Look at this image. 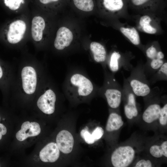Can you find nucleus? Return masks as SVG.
Here are the masks:
<instances>
[{"label":"nucleus","mask_w":167,"mask_h":167,"mask_svg":"<svg viewBox=\"0 0 167 167\" xmlns=\"http://www.w3.org/2000/svg\"><path fill=\"white\" fill-rule=\"evenodd\" d=\"M159 122L162 125H165L167 123V104H165L161 108L159 118Z\"/></svg>","instance_id":"25"},{"label":"nucleus","mask_w":167,"mask_h":167,"mask_svg":"<svg viewBox=\"0 0 167 167\" xmlns=\"http://www.w3.org/2000/svg\"><path fill=\"white\" fill-rule=\"evenodd\" d=\"M151 0H131L132 4L138 7H143L149 3Z\"/></svg>","instance_id":"31"},{"label":"nucleus","mask_w":167,"mask_h":167,"mask_svg":"<svg viewBox=\"0 0 167 167\" xmlns=\"http://www.w3.org/2000/svg\"><path fill=\"white\" fill-rule=\"evenodd\" d=\"M45 26V20L41 17L37 16L33 18L32 22L31 32L34 41H38L41 40Z\"/></svg>","instance_id":"10"},{"label":"nucleus","mask_w":167,"mask_h":167,"mask_svg":"<svg viewBox=\"0 0 167 167\" xmlns=\"http://www.w3.org/2000/svg\"><path fill=\"white\" fill-rule=\"evenodd\" d=\"M66 92L72 97L82 98L91 95L94 86L86 75L75 71L70 74L66 80Z\"/></svg>","instance_id":"1"},{"label":"nucleus","mask_w":167,"mask_h":167,"mask_svg":"<svg viewBox=\"0 0 167 167\" xmlns=\"http://www.w3.org/2000/svg\"><path fill=\"white\" fill-rule=\"evenodd\" d=\"M1 117L0 115V141L2 139L3 137L7 133V129L5 125L1 122Z\"/></svg>","instance_id":"32"},{"label":"nucleus","mask_w":167,"mask_h":167,"mask_svg":"<svg viewBox=\"0 0 167 167\" xmlns=\"http://www.w3.org/2000/svg\"><path fill=\"white\" fill-rule=\"evenodd\" d=\"M104 133V131L103 128L101 127L98 126L93 130L92 135L96 141L102 137Z\"/></svg>","instance_id":"26"},{"label":"nucleus","mask_w":167,"mask_h":167,"mask_svg":"<svg viewBox=\"0 0 167 167\" xmlns=\"http://www.w3.org/2000/svg\"><path fill=\"white\" fill-rule=\"evenodd\" d=\"M80 135L85 142L88 144H92L95 141L92 134L87 130L84 129L82 130L80 132Z\"/></svg>","instance_id":"24"},{"label":"nucleus","mask_w":167,"mask_h":167,"mask_svg":"<svg viewBox=\"0 0 167 167\" xmlns=\"http://www.w3.org/2000/svg\"><path fill=\"white\" fill-rule=\"evenodd\" d=\"M160 70L165 75H167V63H164L160 67Z\"/></svg>","instance_id":"33"},{"label":"nucleus","mask_w":167,"mask_h":167,"mask_svg":"<svg viewBox=\"0 0 167 167\" xmlns=\"http://www.w3.org/2000/svg\"><path fill=\"white\" fill-rule=\"evenodd\" d=\"M89 48L95 62H102L105 61L106 57V52L103 45L98 42L92 41L90 44Z\"/></svg>","instance_id":"13"},{"label":"nucleus","mask_w":167,"mask_h":167,"mask_svg":"<svg viewBox=\"0 0 167 167\" xmlns=\"http://www.w3.org/2000/svg\"><path fill=\"white\" fill-rule=\"evenodd\" d=\"M124 110L126 116L129 119H131L138 115L135 98L132 93H129L128 96L127 103L124 106Z\"/></svg>","instance_id":"18"},{"label":"nucleus","mask_w":167,"mask_h":167,"mask_svg":"<svg viewBox=\"0 0 167 167\" xmlns=\"http://www.w3.org/2000/svg\"><path fill=\"white\" fill-rule=\"evenodd\" d=\"M56 96L51 89L46 90L38 100L37 104L38 108L44 113L50 114L55 109Z\"/></svg>","instance_id":"4"},{"label":"nucleus","mask_w":167,"mask_h":167,"mask_svg":"<svg viewBox=\"0 0 167 167\" xmlns=\"http://www.w3.org/2000/svg\"><path fill=\"white\" fill-rule=\"evenodd\" d=\"M135 152L131 146L119 147L115 149L111 156V161L115 167H126L132 162Z\"/></svg>","instance_id":"2"},{"label":"nucleus","mask_w":167,"mask_h":167,"mask_svg":"<svg viewBox=\"0 0 167 167\" xmlns=\"http://www.w3.org/2000/svg\"><path fill=\"white\" fill-rule=\"evenodd\" d=\"M56 142L60 151L65 154H68L72 151L74 139L71 133L69 131L63 130L57 135Z\"/></svg>","instance_id":"8"},{"label":"nucleus","mask_w":167,"mask_h":167,"mask_svg":"<svg viewBox=\"0 0 167 167\" xmlns=\"http://www.w3.org/2000/svg\"><path fill=\"white\" fill-rule=\"evenodd\" d=\"M1 166V164H0V167Z\"/></svg>","instance_id":"36"},{"label":"nucleus","mask_w":167,"mask_h":167,"mask_svg":"<svg viewBox=\"0 0 167 167\" xmlns=\"http://www.w3.org/2000/svg\"><path fill=\"white\" fill-rule=\"evenodd\" d=\"M71 1L76 8L85 12L93 11L95 7L94 0H71Z\"/></svg>","instance_id":"20"},{"label":"nucleus","mask_w":167,"mask_h":167,"mask_svg":"<svg viewBox=\"0 0 167 167\" xmlns=\"http://www.w3.org/2000/svg\"><path fill=\"white\" fill-rule=\"evenodd\" d=\"M60 150L57 143L54 142L47 144L39 153L40 159L44 162H54L58 160Z\"/></svg>","instance_id":"9"},{"label":"nucleus","mask_w":167,"mask_h":167,"mask_svg":"<svg viewBox=\"0 0 167 167\" xmlns=\"http://www.w3.org/2000/svg\"><path fill=\"white\" fill-rule=\"evenodd\" d=\"M163 63V59L156 58L152 60L150 65L152 69H157L160 68Z\"/></svg>","instance_id":"28"},{"label":"nucleus","mask_w":167,"mask_h":167,"mask_svg":"<svg viewBox=\"0 0 167 167\" xmlns=\"http://www.w3.org/2000/svg\"><path fill=\"white\" fill-rule=\"evenodd\" d=\"M164 57V55L163 53L161 51H158L156 55L157 58L163 59Z\"/></svg>","instance_id":"34"},{"label":"nucleus","mask_w":167,"mask_h":167,"mask_svg":"<svg viewBox=\"0 0 167 167\" xmlns=\"http://www.w3.org/2000/svg\"><path fill=\"white\" fill-rule=\"evenodd\" d=\"M122 33L135 45L140 43V38L137 30L134 27H122L120 28Z\"/></svg>","instance_id":"19"},{"label":"nucleus","mask_w":167,"mask_h":167,"mask_svg":"<svg viewBox=\"0 0 167 167\" xmlns=\"http://www.w3.org/2000/svg\"><path fill=\"white\" fill-rule=\"evenodd\" d=\"M26 29V24L23 20H18L11 23L9 25L7 33L8 41L11 44L19 42L23 39Z\"/></svg>","instance_id":"5"},{"label":"nucleus","mask_w":167,"mask_h":167,"mask_svg":"<svg viewBox=\"0 0 167 167\" xmlns=\"http://www.w3.org/2000/svg\"><path fill=\"white\" fill-rule=\"evenodd\" d=\"M121 116L115 113H111L109 117L106 126V129L108 132L119 130L123 125Z\"/></svg>","instance_id":"17"},{"label":"nucleus","mask_w":167,"mask_h":167,"mask_svg":"<svg viewBox=\"0 0 167 167\" xmlns=\"http://www.w3.org/2000/svg\"><path fill=\"white\" fill-rule=\"evenodd\" d=\"M64 0H39L40 3L45 6L58 5L61 4Z\"/></svg>","instance_id":"29"},{"label":"nucleus","mask_w":167,"mask_h":167,"mask_svg":"<svg viewBox=\"0 0 167 167\" xmlns=\"http://www.w3.org/2000/svg\"><path fill=\"white\" fill-rule=\"evenodd\" d=\"M153 18L151 16L144 15L139 19V25L144 32L149 34H155L157 32V29L153 24Z\"/></svg>","instance_id":"15"},{"label":"nucleus","mask_w":167,"mask_h":167,"mask_svg":"<svg viewBox=\"0 0 167 167\" xmlns=\"http://www.w3.org/2000/svg\"><path fill=\"white\" fill-rule=\"evenodd\" d=\"M149 152L153 157L159 158L163 156L167 157V141H165L160 145H154L150 148Z\"/></svg>","instance_id":"21"},{"label":"nucleus","mask_w":167,"mask_h":167,"mask_svg":"<svg viewBox=\"0 0 167 167\" xmlns=\"http://www.w3.org/2000/svg\"><path fill=\"white\" fill-rule=\"evenodd\" d=\"M74 39V35L69 28L64 26L58 30L54 41V46L57 49L62 50L68 47Z\"/></svg>","instance_id":"6"},{"label":"nucleus","mask_w":167,"mask_h":167,"mask_svg":"<svg viewBox=\"0 0 167 167\" xmlns=\"http://www.w3.org/2000/svg\"><path fill=\"white\" fill-rule=\"evenodd\" d=\"M102 7L106 12L116 15L119 13L124 7L123 0H101Z\"/></svg>","instance_id":"12"},{"label":"nucleus","mask_w":167,"mask_h":167,"mask_svg":"<svg viewBox=\"0 0 167 167\" xmlns=\"http://www.w3.org/2000/svg\"><path fill=\"white\" fill-rule=\"evenodd\" d=\"M152 166V163L150 160L144 159H142L138 161L135 166L136 167H151Z\"/></svg>","instance_id":"30"},{"label":"nucleus","mask_w":167,"mask_h":167,"mask_svg":"<svg viewBox=\"0 0 167 167\" xmlns=\"http://www.w3.org/2000/svg\"><path fill=\"white\" fill-rule=\"evenodd\" d=\"M41 132V128L38 123L26 121L22 124L21 129L16 133V137L18 140L22 141L28 137L38 135Z\"/></svg>","instance_id":"7"},{"label":"nucleus","mask_w":167,"mask_h":167,"mask_svg":"<svg viewBox=\"0 0 167 167\" xmlns=\"http://www.w3.org/2000/svg\"><path fill=\"white\" fill-rule=\"evenodd\" d=\"M161 108L156 104L149 105L143 113L142 118L146 122L150 123L159 119Z\"/></svg>","instance_id":"14"},{"label":"nucleus","mask_w":167,"mask_h":167,"mask_svg":"<svg viewBox=\"0 0 167 167\" xmlns=\"http://www.w3.org/2000/svg\"><path fill=\"white\" fill-rule=\"evenodd\" d=\"M21 77L23 89L28 94L33 93L37 84L36 74L34 69L30 66H26L23 69Z\"/></svg>","instance_id":"3"},{"label":"nucleus","mask_w":167,"mask_h":167,"mask_svg":"<svg viewBox=\"0 0 167 167\" xmlns=\"http://www.w3.org/2000/svg\"><path fill=\"white\" fill-rule=\"evenodd\" d=\"M105 95L109 105L111 108L116 109L120 105L122 98L120 91L114 88H108L105 92Z\"/></svg>","instance_id":"11"},{"label":"nucleus","mask_w":167,"mask_h":167,"mask_svg":"<svg viewBox=\"0 0 167 167\" xmlns=\"http://www.w3.org/2000/svg\"><path fill=\"white\" fill-rule=\"evenodd\" d=\"M121 57V55L118 52L114 51L112 54L110 58L109 67L112 72H116L118 70V60Z\"/></svg>","instance_id":"22"},{"label":"nucleus","mask_w":167,"mask_h":167,"mask_svg":"<svg viewBox=\"0 0 167 167\" xmlns=\"http://www.w3.org/2000/svg\"><path fill=\"white\" fill-rule=\"evenodd\" d=\"M3 75L2 70L0 65V79L2 78Z\"/></svg>","instance_id":"35"},{"label":"nucleus","mask_w":167,"mask_h":167,"mask_svg":"<svg viewBox=\"0 0 167 167\" xmlns=\"http://www.w3.org/2000/svg\"><path fill=\"white\" fill-rule=\"evenodd\" d=\"M130 84L134 93L138 96H146L150 92V88L147 84L137 79L132 80Z\"/></svg>","instance_id":"16"},{"label":"nucleus","mask_w":167,"mask_h":167,"mask_svg":"<svg viewBox=\"0 0 167 167\" xmlns=\"http://www.w3.org/2000/svg\"><path fill=\"white\" fill-rule=\"evenodd\" d=\"M4 1L5 5L13 11L18 9L22 4L25 3L24 0H4Z\"/></svg>","instance_id":"23"},{"label":"nucleus","mask_w":167,"mask_h":167,"mask_svg":"<svg viewBox=\"0 0 167 167\" xmlns=\"http://www.w3.org/2000/svg\"><path fill=\"white\" fill-rule=\"evenodd\" d=\"M157 51L153 46L149 47L146 51L147 56L149 58L152 60L156 58Z\"/></svg>","instance_id":"27"}]
</instances>
